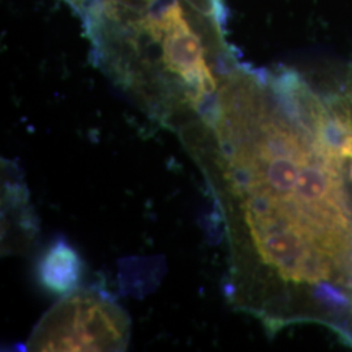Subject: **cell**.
<instances>
[{"instance_id": "cell-1", "label": "cell", "mask_w": 352, "mask_h": 352, "mask_svg": "<svg viewBox=\"0 0 352 352\" xmlns=\"http://www.w3.org/2000/svg\"><path fill=\"white\" fill-rule=\"evenodd\" d=\"M87 12L102 71L175 133L206 113L236 68L217 34V14L189 0L148 7L96 0Z\"/></svg>"}, {"instance_id": "cell-2", "label": "cell", "mask_w": 352, "mask_h": 352, "mask_svg": "<svg viewBox=\"0 0 352 352\" xmlns=\"http://www.w3.org/2000/svg\"><path fill=\"white\" fill-rule=\"evenodd\" d=\"M131 318L111 295L77 289L42 316L26 342L28 351H124Z\"/></svg>"}, {"instance_id": "cell-3", "label": "cell", "mask_w": 352, "mask_h": 352, "mask_svg": "<svg viewBox=\"0 0 352 352\" xmlns=\"http://www.w3.org/2000/svg\"><path fill=\"white\" fill-rule=\"evenodd\" d=\"M1 183V241L3 252H24L33 245L38 235L36 214L30 208L24 184L11 177L7 161H3Z\"/></svg>"}, {"instance_id": "cell-4", "label": "cell", "mask_w": 352, "mask_h": 352, "mask_svg": "<svg viewBox=\"0 0 352 352\" xmlns=\"http://www.w3.org/2000/svg\"><path fill=\"white\" fill-rule=\"evenodd\" d=\"M82 273L81 256L62 238L52 241L38 261V283L52 295L64 296L78 289Z\"/></svg>"}, {"instance_id": "cell-5", "label": "cell", "mask_w": 352, "mask_h": 352, "mask_svg": "<svg viewBox=\"0 0 352 352\" xmlns=\"http://www.w3.org/2000/svg\"><path fill=\"white\" fill-rule=\"evenodd\" d=\"M315 296L318 299L320 298V300L321 302H325V304H329V305H331V307H347L350 302H349V299L340 292V289H336V287H333V286H330V285H327V283H317V287L315 289Z\"/></svg>"}, {"instance_id": "cell-6", "label": "cell", "mask_w": 352, "mask_h": 352, "mask_svg": "<svg viewBox=\"0 0 352 352\" xmlns=\"http://www.w3.org/2000/svg\"><path fill=\"white\" fill-rule=\"evenodd\" d=\"M113 1L129 6V7H148L158 0H113Z\"/></svg>"}, {"instance_id": "cell-7", "label": "cell", "mask_w": 352, "mask_h": 352, "mask_svg": "<svg viewBox=\"0 0 352 352\" xmlns=\"http://www.w3.org/2000/svg\"><path fill=\"white\" fill-rule=\"evenodd\" d=\"M67 1H69L75 8H78V10H88L89 6L94 0H67Z\"/></svg>"}, {"instance_id": "cell-8", "label": "cell", "mask_w": 352, "mask_h": 352, "mask_svg": "<svg viewBox=\"0 0 352 352\" xmlns=\"http://www.w3.org/2000/svg\"><path fill=\"white\" fill-rule=\"evenodd\" d=\"M350 177H351V180H352V164H351V171H350Z\"/></svg>"}]
</instances>
